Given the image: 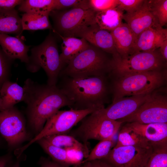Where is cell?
Masks as SVG:
<instances>
[{
  "label": "cell",
  "instance_id": "1",
  "mask_svg": "<svg viewBox=\"0 0 167 167\" xmlns=\"http://www.w3.org/2000/svg\"><path fill=\"white\" fill-rule=\"evenodd\" d=\"M23 87L28 121L36 135L47 119L60 108L72 106L69 99L56 85L41 84L28 78Z\"/></svg>",
  "mask_w": 167,
  "mask_h": 167
},
{
  "label": "cell",
  "instance_id": "2",
  "mask_svg": "<svg viewBox=\"0 0 167 167\" xmlns=\"http://www.w3.org/2000/svg\"><path fill=\"white\" fill-rule=\"evenodd\" d=\"M60 77L62 79L59 85L56 86L71 101V108L98 110L105 108L109 90L106 76L79 78Z\"/></svg>",
  "mask_w": 167,
  "mask_h": 167
},
{
  "label": "cell",
  "instance_id": "3",
  "mask_svg": "<svg viewBox=\"0 0 167 167\" xmlns=\"http://www.w3.org/2000/svg\"><path fill=\"white\" fill-rule=\"evenodd\" d=\"M106 53L89 44L85 49L72 59L62 69L59 77L79 78L105 76L110 72L112 60Z\"/></svg>",
  "mask_w": 167,
  "mask_h": 167
},
{
  "label": "cell",
  "instance_id": "4",
  "mask_svg": "<svg viewBox=\"0 0 167 167\" xmlns=\"http://www.w3.org/2000/svg\"><path fill=\"white\" fill-rule=\"evenodd\" d=\"M164 79L160 71L133 73L116 77L111 88L113 101L126 96L152 93L162 86Z\"/></svg>",
  "mask_w": 167,
  "mask_h": 167
},
{
  "label": "cell",
  "instance_id": "5",
  "mask_svg": "<svg viewBox=\"0 0 167 167\" xmlns=\"http://www.w3.org/2000/svg\"><path fill=\"white\" fill-rule=\"evenodd\" d=\"M26 66L27 70L32 73L42 68L47 77V84L56 85L62 67L56 41L51 34L32 49Z\"/></svg>",
  "mask_w": 167,
  "mask_h": 167
},
{
  "label": "cell",
  "instance_id": "6",
  "mask_svg": "<svg viewBox=\"0 0 167 167\" xmlns=\"http://www.w3.org/2000/svg\"><path fill=\"white\" fill-rule=\"evenodd\" d=\"M96 13L90 8H75L53 10L49 16L54 23L53 30L58 36L79 37L87 28L96 24Z\"/></svg>",
  "mask_w": 167,
  "mask_h": 167
},
{
  "label": "cell",
  "instance_id": "7",
  "mask_svg": "<svg viewBox=\"0 0 167 167\" xmlns=\"http://www.w3.org/2000/svg\"><path fill=\"white\" fill-rule=\"evenodd\" d=\"M110 75L116 77L129 74L160 71L164 59L159 52L140 51L122 57L112 56Z\"/></svg>",
  "mask_w": 167,
  "mask_h": 167
},
{
  "label": "cell",
  "instance_id": "8",
  "mask_svg": "<svg viewBox=\"0 0 167 167\" xmlns=\"http://www.w3.org/2000/svg\"><path fill=\"white\" fill-rule=\"evenodd\" d=\"M94 112L84 118L79 126L69 133L86 146L90 139L101 141L113 138L123 123L101 117Z\"/></svg>",
  "mask_w": 167,
  "mask_h": 167
},
{
  "label": "cell",
  "instance_id": "9",
  "mask_svg": "<svg viewBox=\"0 0 167 167\" xmlns=\"http://www.w3.org/2000/svg\"><path fill=\"white\" fill-rule=\"evenodd\" d=\"M97 110L94 109L58 110L46 121L43 129L27 144L18 149L19 154L32 144L45 136L69 133L71 129L86 116Z\"/></svg>",
  "mask_w": 167,
  "mask_h": 167
},
{
  "label": "cell",
  "instance_id": "10",
  "mask_svg": "<svg viewBox=\"0 0 167 167\" xmlns=\"http://www.w3.org/2000/svg\"><path fill=\"white\" fill-rule=\"evenodd\" d=\"M142 124L167 123V97L155 91L132 114L117 120Z\"/></svg>",
  "mask_w": 167,
  "mask_h": 167
},
{
  "label": "cell",
  "instance_id": "11",
  "mask_svg": "<svg viewBox=\"0 0 167 167\" xmlns=\"http://www.w3.org/2000/svg\"><path fill=\"white\" fill-rule=\"evenodd\" d=\"M152 150L151 145L114 147L102 159L114 167H144Z\"/></svg>",
  "mask_w": 167,
  "mask_h": 167
},
{
  "label": "cell",
  "instance_id": "12",
  "mask_svg": "<svg viewBox=\"0 0 167 167\" xmlns=\"http://www.w3.org/2000/svg\"><path fill=\"white\" fill-rule=\"evenodd\" d=\"M0 133L8 145L12 147L27 139L24 118L14 106L0 111Z\"/></svg>",
  "mask_w": 167,
  "mask_h": 167
},
{
  "label": "cell",
  "instance_id": "13",
  "mask_svg": "<svg viewBox=\"0 0 167 167\" xmlns=\"http://www.w3.org/2000/svg\"><path fill=\"white\" fill-rule=\"evenodd\" d=\"M152 93L123 97L113 101L107 108H103L94 112L101 117L118 120L134 113Z\"/></svg>",
  "mask_w": 167,
  "mask_h": 167
},
{
  "label": "cell",
  "instance_id": "14",
  "mask_svg": "<svg viewBox=\"0 0 167 167\" xmlns=\"http://www.w3.org/2000/svg\"><path fill=\"white\" fill-rule=\"evenodd\" d=\"M123 19L134 33L136 39L147 29L161 26L151 12L147 0H145L142 6L136 11L124 14Z\"/></svg>",
  "mask_w": 167,
  "mask_h": 167
},
{
  "label": "cell",
  "instance_id": "15",
  "mask_svg": "<svg viewBox=\"0 0 167 167\" xmlns=\"http://www.w3.org/2000/svg\"><path fill=\"white\" fill-rule=\"evenodd\" d=\"M167 40V29L161 26L149 28L136 39L132 54L137 52L155 51Z\"/></svg>",
  "mask_w": 167,
  "mask_h": 167
},
{
  "label": "cell",
  "instance_id": "16",
  "mask_svg": "<svg viewBox=\"0 0 167 167\" xmlns=\"http://www.w3.org/2000/svg\"><path fill=\"white\" fill-rule=\"evenodd\" d=\"M79 37L84 38L89 44L112 56L118 54L110 32L101 29L96 24L87 28Z\"/></svg>",
  "mask_w": 167,
  "mask_h": 167
},
{
  "label": "cell",
  "instance_id": "17",
  "mask_svg": "<svg viewBox=\"0 0 167 167\" xmlns=\"http://www.w3.org/2000/svg\"><path fill=\"white\" fill-rule=\"evenodd\" d=\"M127 123L139 132L151 145L167 143V123Z\"/></svg>",
  "mask_w": 167,
  "mask_h": 167
},
{
  "label": "cell",
  "instance_id": "18",
  "mask_svg": "<svg viewBox=\"0 0 167 167\" xmlns=\"http://www.w3.org/2000/svg\"><path fill=\"white\" fill-rule=\"evenodd\" d=\"M0 46L11 59H18L26 64L28 63L29 56L28 53L29 47L26 45L19 36L13 37L8 34H0Z\"/></svg>",
  "mask_w": 167,
  "mask_h": 167
},
{
  "label": "cell",
  "instance_id": "19",
  "mask_svg": "<svg viewBox=\"0 0 167 167\" xmlns=\"http://www.w3.org/2000/svg\"><path fill=\"white\" fill-rule=\"evenodd\" d=\"M110 32L119 55L124 57L131 54L136 38L128 25L122 23Z\"/></svg>",
  "mask_w": 167,
  "mask_h": 167
},
{
  "label": "cell",
  "instance_id": "20",
  "mask_svg": "<svg viewBox=\"0 0 167 167\" xmlns=\"http://www.w3.org/2000/svg\"><path fill=\"white\" fill-rule=\"evenodd\" d=\"M59 36L62 40L60 58L63 69L64 66L85 49L89 43L83 38Z\"/></svg>",
  "mask_w": 167,
  "mask_h": 167
},
{
  "label": "cell",
  "instance_id": "21",
  "mask_svg": "<svg viewBox=\"0 0 167 167\" xmlns=\"http://www.w3.org/2000/svg\"><path fill=\"white\" fill-rule=\"evenodd\" d=\"M2 109L14 106L16 104L23 101L24 89L17 83L8 80L5 81L0 88Z\"/></svg>",
  "mask_w": 167,
  "mask_h": 167
},
{
  "label": "cell",
  "instance_id": "22",
  "mask_svg": "<svg viewBox=\"0 0 167 167\" xmlns=\"http://www.w3.org/2000/svg\"><path fill=\"white\" fill-rule=\"evenodd\" d=\"M23 31L21 18L15 9H0V34L19 36Z\"/></svg>",
  "mask_w": 167,
  "mask_h": 167
},
{
  "label": "cell",
  "instance_id": "23",
  "mask_svg": "<svg viewBox=\"0 0 167 167\" xmlns=\"http://www.w3.org/2000/svg\"><path fill=\"white\" fill-rule=\"evenodd\" d=\"M124 14V11L118 6L96 12L95 22L101 29L110 32L123 23Z\"/></svg>",
  "mask_w": 167,
  "mask_h": 167
},
{
  "label": "cell",
  "instance_id": "24",
  "mask_svg": "<svg viewBox=\"0 0 167 167\" xmlns=\"http://www.w3.org/2000/svg\"><path fill=\"white\" fill-rule=\"evenodd\" d=\"M49 13H24L21 18L23 30H53L49 20Z\"/></svg>",
  "mask_w": 167,
  "mask_h": 167
},
{
  "label": "cell",
  "instance_id": "25",
  "mask_svg": "<svg viewBox=\"0 0 167 167\" xmlns=\"http://www.w3.org/2000/svg\"><path fill=\"white\" fill-rule=\"evenodd\" d=\"M150 145L151 144L139 132L126 123L120 131L117 144L114 147L136 145L147 146Z\"/></svg>",
  "mask_w": 167,
  "mask_h": 167
},
{
  "label": "cell",
  "instance_id": "26",
  "mask_svg": "<svg viewBox=\"0 0 167 167\" xmlns=\"http://www.w3.org/2000/svg\"><path fill=\"white\" fill-rule=\"evenodd\" d=\"M44 138L50 144L57 147L65 148L75 147L80 148L88 155L89 148L75 138L70 135L66 134H58L45 136Z\"/></svg>",
  "mask_w": 167,
  "mask_h": 167
},
{
  "label": "cell",
  "instance_id": "27",
  "mask_svg": "<svg viewBox=\"0 0 167 167\" xmlns=\"http://www.w3.org/2000/svg\"><path fill=\"white\" fill-rule=\"evenodd\" d=\"M54 0H22L19 10L25 13L50 12L52 11Z\"/></svg>",
  "mask_w": 167,
  "mask_h": 167
},
{
  "label": "cell",
  "instance_id": "28",
  "mask_svg": "<svg viewBox=\"0 0 167 167\" xmlns=\"http://www.w3.org/2000/svg\"><path fill=\"white\" fill-rule=\"evenodd\" d=\"M36 142L53 160L60 163L70 165L65 149L57 147L50 144L44 138L40 139Z\"/></svg>",
  "mask_w": 167,
  "mask_h": 167
},
{
  "label": "cell",
  "instance_id": "29",
  "mask_svg": "<svg viewBox=\"0 0 167 167\" xmlns=\"http://www.w3.org/2000/svg\"><path fill=\"white\" fill-rule=\"evenodd\" d=\"M152 146V152L144 167H167V143Z\"/></svg>",
  "mask_w": 167,
  "mask_h": 167
},
{
  "label": "cell",
  "instance_id": "30",
  "mask_svg": "<svg viewBox=\"0 0 167 167\" xmlns=\"http://www.w3.org/2000/svg\"><path fill=\"white\" fill-rule=\"evenodd\" d=\"M115 143L113 138L100 141L89 153L88 157L83 161V163L106 157L114 146Z\"/></svg>",
  "mask_w": 167,
  "mask_h": 167
},
{
  "label": "cell",
  "instance_id": "31",
  "mask_svg": "<svg viewBox=\"0 0 167 167\" xmlns=\"http://www.w3.org/2000/svg\"><path fill=\"white\" fill-rule=\"evenodd\" d=\"M150 10L162 27L167 23V0H148Z\"/></svg>",
  "mask_w": 167,
  "mask_h": 167
},
{
  "label": "cell",
  "instance_id": "32",
  "mask_svg": "<svg viewBox=\"0 0 167 167\" xmlns=\"http://www.w3.org/2000/svg\"><path fill=\"white\" fill-rule=\"evenodd\" d=\"M75 8H90L88 0H54L52 11Z\"/></svg>",
  "mask_w": 167,
  "mask_h": 167
},
{
  "label": "cell",
  "instance_id": "33",
  "mask_svg": "<svg viewBox=\"0 0 167 167\" xmlns=\"http://www.w3.org/2000/svg\"><path fill=\"white\" fill-rule=\"evenodd\" d=\"M64 149L66 151L67 159L70 165H80L88 156L84 151L78 148L71 147Z\"/></svg>",
  "mask_w": 167,
  "mask_h": 167
},
{
  "label": "cell",
  "instance_id": "34",
  "mask_svg": "<svg viewBox=\"0 0 167 167\" xmlns=\"http://www.w3.org/2000/svg\"><path fill=\"white\" fill-rule=\"evenodd\" d=\"M13 59L4 52L0 46V86L7 80L10 67Z\"/></svg>",
  "mask_w": 167,
  "mask_h": 167
},
{
  "label": "cell",
  "instance_id": "35",
  "mask_svg": "<svg viewBox=\"0 0 167 167\" xmlns=\"http://www.w3.org/2000/svg\"><path fill=\"white\" fill-rule=\"evenodd\" d=\"M89 8L96 12L116 7L118 5V0H88Z\"/></svg>",
  "mask_w": 167,
  "mask_h": 167
},
{
  "label": "cell",
  "instance_id": "36",
  "mask_svg": "<svg viewBox=\"0 0 167 167\" xmlns=\"http://www.w3.org/2000/svg\"><path fill=\"white\" fill-rule=\"evenodd\" d=\"M145 0H118V6L126 13L133 12L139 8Z\"/></svg>",
  "mask_w": 167,
  "mask_h": 167
},
{
  "label": "cell",
  "instance_id": "37",
  "mask_svg": "<svg viewBox=\"0 0 167 167\" xmlns=\"http://www.w3.org/2000/svg\"><path fill=\"white\" fill-rule=\"evenodd\" d=\"M40 167H69L70 165L56 162L52 159L43 158L40 160Z\"/></svg>",
  "mask_w": 167,
  "mask_h": 167
},
{
  "label": "cell",
  "instance_id": "38",
  "mask_svg": "<svg viewBox=\"0 0 167 167\" xmlns=\"http://www.w3.org/2000/svg\"><path fill=\"white\" fill-rule=\"evenodd\" d=\"M21 0H0V9L9 10L14 8L22 2Z\"/></svg>",
  "mask_w": 167,
  "mask_h": 167
},
{
  "label": "cell",
  "instance_id": "39",
  "mask_svg": "<svg viewBox=\"0 0 167 167\" xmlns=\"http://www.w3.org/2000/svg\"><path fill=\"white\" fill-rule=\"evenodd\" d=\"M89 162L92 167H114L103 159L96 160Z\"/></svg>",
  "mask_w": 167,
  "mask_h": 167
},
{
  "label": "cell",
  "instance_id": "40",
  "mask_svg": "<svg viewBox=\"0 0 167 167\" xmlns=\"http://www.w3.org/2000/svg\"><path fill=\"white\" fill-rule=\"evenodd\" d=\"M159 52L164 60L167 59V40L165 41L159 47Z\"/></svg>",
  "mask_w": 167,
  "mask_h": 167
},
{
  "label": "cell",
  "instance_id": "41",
  "mask_svg": "<svg viewBox=\"0 0 167 167\" xmlns=\"http://www.w3.org/2000/svg\"><path fill=\"white\" fill-rule=\"evenodd\" d=\"M9 161V157L6 156L0 157V167H6Z\"/></svg>",
  "mask_w": 167,
  "mask_h": 167
},
{
  "label": "cell",
  "instance_id": "42",
  "mask_svg": "<svg viewBox=\"0 0 167 167\" xmlns=\"http://www.w3.org/2000/svg\"><path fill=\"white\" fill-rule=\"evenodd\" d=\"M83 166L82 167H92L91 163L89 161H87L82 164Z\"/></svg>",
  "mask_w": 167,
  "mask_h": 167
},
{
  "label": "cell",
  "instance_id": "43",
  "mask_svg": "<svg viewBox=\"0 0 167 167\" xmlns=\"http://www.w3.org/2000/svg\"><path fill=\"white\" fill-rule=\"evenodd\" d=\"M12 167H20V163L19 161H17L13 165Z\"/></svg>",
  "mask_w": 167,
  "mask_h": 167
},
{
  "label": "cell",
  "instance_id": "44",
  "mask_svg": "<svg viewBox=\"0 0 167 167\" xmlns=\"http://www.w3.org/2000/svg\"><path fill=\"white\" fill-rule=\"evenodd\" d=\"M2 100L0 94V111L2 110Z\"/></svg>",
  "mask_w": 167,
  "mask_h": 167
}]
</instances>
